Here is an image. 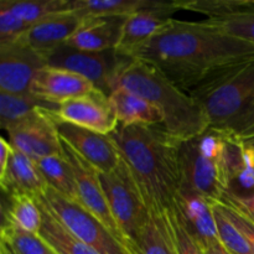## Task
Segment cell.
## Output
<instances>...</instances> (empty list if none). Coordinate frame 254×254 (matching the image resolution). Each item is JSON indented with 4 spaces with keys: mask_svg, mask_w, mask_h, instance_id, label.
<instances>
[{
    "mask_svg": "<svg viewBox=\"0 0 254 254\" xmlns=\"http://www.w3.org/2000/svg\"><path fill=\"white\" fill-rule=\"evenodd\" d=\"M156 0H71V11L82 17H127L155 4Z\"/></svg>",
    "mask_w": 254,
    "mask_h": 254,
    "instance_id": "cb8c5ba5",
    "label": "cell"
},
{
    "mask_svg": "<svg viewBox=\"0 0 254 254\" xmlns=\"http://www.w3.org/2000/svg\"><path fill=\"white\" fill-rule=\"evenodd\" d=\"M131 254H179L178 245L168 215L150 213L135 245L130 247Z\"/></svg>",
    "mask_w": 254,
    "mask_h": 254,
    "instance_id": "44dd1931",
    "label": "cell"
},
{
    "mask_svg": "<svg viewBox=\"0 0 254 254\" xmlns=\"http://www.w3.org/2000/svg\"><path fill=\"white\" fill-rule=\"evenodd\" d=\"M254 56V44L212 22L171 19L133 59L155 64L186 93L215 72Z\"/></svg>",
    "mask_w": 254,
    "mask_h": 254,
    "instance_id": "6da1fadb",
    "label": "cell"
},
{
    "mask_svg": "<svg viewBox=\"0 0 254 254\" xmlns=\"http://www.w3.org/2000/svg\"><path fill=\"white\" fill-rule=\"evenodd\" d=\"M35 198L77 240L88 245L99 254H131L128 247L81 203L67 200L51 188H47Z\"/></svg>",
    "mask_w": 254,
    "mask_h": 254,
    "instance_id": "52a82bcc",
    "label": "cell"
},
{
    "mask_svg": "<svg viewBox=\"0 0 254 254\" xmlns=\"http://www.w3.org/2000/svg\"><path fill=\"white\" fill-rule=\"evenodd\" d=\"M59 106L46 103L41 99L29 94H11L0 91V127L6 131L10 127L15 126L27 118L40 108L56 109Z\"/></svg>",
    "mask_w": 254,
    "mask_h": 254,
    "instance_id": "d4e9b609",
    "label": "cell"
},
{
    "mask_svg": "<svg viewBox=\"0 0 254 254\" xmlns=\"http://www.w3.org/2000/svg\"><path fill=\"white\" fill-rule=\"evenodd\" d=\"M179 9L190 10L207 16V19L230 14L242 6L243 0H185L176 1Z\"/></svg>",
    "mask_w": 254,
    "mask_h": 254,
    "instance_id": "4dcf8cb0",
    "label": "cell"
},
{
    "mask_svg": "<svg viewBox=\"0 0 254 254\" xmlns=\"http://www.w3.org/2000/svg\"><path fill=\"white\" fill-rule=\"evenodd\" d=\"M36 200V198H35ZM37 201V200H36ZM42 212V227L40 231L41 240L56 254H99L82 241L77 240L72 233L55 218V216L39 202Z\"/></svg>",
    "mask_w": 254,
    "mask_h": 254,
    "instance_id": "7402d4cb",
    "label": "cell"
},
{
    "mask_svg": "<svg viewBox=\"0 0 254 254\" xmlns=\"http://www.w3.org/2000/svg\"><path fill=\"white\" fill-rule=\"evenodd\" d=\"M0 188L7 197L17 195L36 197L41 195L49 185L36 161L14 149L6 171L0 176Z\"/></svg>",
    "mask_w": 254,
    "mask_h": 254,
    "instance_id": "d6986e66",
    "label": "cell"
},
{
    "mask_svg": "<svg viewBox=\"0 0 254 254\" xmlns=\"http://www.w3.org/2000/svg\"><path fill=\"white\" fill-rule=\"evenodd\" d=\"M109 102L121 126H163L164 114L155 104L134 92L117 87L109 94Z\"/></svg>",
    "mask_w": 254,
    "mask_h": 254,
    "instance_id": "ffe728a7",
    "label": "cell"
},
{
    "mask_svg": "<svg viewBox=\"0 0 254 254\" xmlns=\"http://www.w3.org/2000/svg\"><path fill=\"white\" fill-rule=\"evenodd\" d=\"M61 145L64 158L68 161L69 166L73 171L79 203L89 212L93 213L119 241L126 245L118 227H117L116 221L112 216L108 203H107L106 195H104L101 179H99V171L91 163H88L83 156L79 155L72 146H69L64 139H61Z\"/></svg>",
    "mask_w": 254,
    "mask_h": 254,
    "instance_id": "30bf717a",
    "label": "cell"
},
{
    "mask_svg": "<svg viewBox=\"0 0 254 254\" xmlns=\"http://www.w3.org/2000/svg\"><path fill=\"white\" fill-rule=\"evenodd\" d=\"M40 108L6 130L14 149L37 161L54 155H62L61 138L50 112Z\"/></svg>",
    "mask_w": 254,
    "mask_h": 254,
    "instance_id": "9c48e42d",
    "label": "cell"
},
{
    "mask_svg": "<svg viewBox=\"0 0 254 254\" xmlns=\"http://www.w3.org/2000/svg\"><path fill=\"white\" fill-rule=\"evenodd\" d=\"M212 207L221 243L228 254H254L245 236L235 227V225L221 211L217 201L212 203Z\"/></svg>",
    "mask_w": 254,
    "mask_h": 254,
    "instance_id": "f546056e",
    "label": "cell"
},
{
    "mask_svg": "<svg viewBox=\"0 0 254 254\" xmlns=\"http://www.w3.org/2000/svg\"><path fill=\"white\" fill-rule=\"evenodd\" d=\"M218 206H220L221 211L225 213L226 217L231 221V222L235 225V227L245 236L246 240L250 243L251 248H252L254 253V222L247 218L246 216H243L242 213L237 212L236 210H233L230 206H226L223 203L218 202Z\"/></svg>",
    "mask_w": 254,
    "mask_h": 254,
    "instance_id": "e575fe53",
    "label": "cell"
},
{
    "mask_svg": "<svg viewBox=\"0 0 254 254\" xmlns=\"http://www.w3.org/2000/svg\"><path fill=\"white\" fill-rule=\"evenodd\" d=\"M49 254H55V253H54V251H52V250H51V252H50Z\"/></svg>",
    "mask_w": 254,
    "mask_h": 254,
    "instance_id": "60d3db41",
    "label": "cell"
},
{
    "mask_svg": "<svg viewBox=\"0 0 254 254\" xmlns=\"http://www.w3.org/2000/svg\"><path fill=\"white\" fill-rule=\"evenodd\" d=\"M241 140H242V139H241ZM242 141L245 144H247V145L250 146L251 149H252V151L254 153V136H253V138H250V139H243Z\"/></svg>",
    "mask_w": 254,
    "mask_h": 254,
    "instance_id": "ab89813d",
    "label": "cell"
},
{
    "mask_svg": "<svg viewBox=\"0 0 254 254\" xmlns=\"http://www.w3.org/2000/svg\"><path fill=\"white\" fill-rule=\"evenodd\" d=\"M206 20L232 36L254 44V0H243L242 6L233 12Z\"/></svg>",
    "mask_w": 254,
    "mask_h": 254,
    "instance_id": "83f0119b",
    "label": "cell"
},
{
    "mask_svg": "<svg viewBox=\"0 0 254 254\" xmlns=\"http://www.w3.org/2000/svg\"><path fill=\"white\" fill-rule=\"evenodd\" d=\"M2 221L12 223L25 232L39 236L42 227L41 208L31 196H11L7 208L2 207Z\"/></svg>",
    "mask_w": 254,
    "mask_h": 254,
    "instance_id": "484cf974",
    "label": "cell"
},
{
    "mask_svg": "<svg viewBox=\"0 0 254 254\" xmlns=\"http://www.w3.org/2000/svg\"><path fill=\"white\" fill-rule=\"evenodd\" d=\"M176 11H179L176 1H155L153 6L127 16L116 47L117 54L133 59L139 50L173 19L171 16Z\"/></svg>",
    "mask_w": 254,
    "mask_h": 254,
    "instance_id": "4fadbf2b",
    "label": "cell"
},
{
    "mask_svg": "<svg viewBox=\"0 0 254 254\" xmlns=\"http://www.w3.org/2000/svg\"><path fill=\"white\" fill-rule=\"evenodd\" d=\"M254 136V108L253 111L251 112L250 117L247 118V121H246L245 126H243L242 130L240 131V134H238V138L240 139H250V138H253Z\"/></svg>",
    "mask_w": 254,
    "mask_h": 254,
    "instance_id": "8d00e7d4",
    "label": "cell"
},
{
    "mask_svg": "<svg viewBox=\"0 0 254 254\" xmlns=\"http://www.w3.org/2000/svg\"><path fill=\"white\" fill-rule=\"evenodd\" d=\"M45 60L47 66L59 67L81 74L92 82L98 91L109 97L117 72L127 57L117 54L116 50L88 52L64 45L47 55Z\"/></svg>",
    "mask_w": 254,
    "mask_h": 254,
    "instance_id": "ba28073f",
    "label": "cell"
},
{
    "mask_svg": "<svg viewBox=\"0 0 254 254\" xmlns=\"http://www.w3.org/2000/svg\"><path fill=\"white\" fill-rule=\"evenodd\" d=\"M124 19L121 16H87L67 41V46L81 51L103 52L116 50L121 39Z\"/></svg>",
    "mask_w": 254,
    "mask_h": 254,
    "instance_id": "ac0fdd59",
    "label": "cell"
},
{
    "mask_svg": "<svg viewBox=\"0 0 254 254\" xmlns=\"http://www.w3.org/2000/svg\"><path fill=\"white\" fill-rule=\"evenodd\" d=\"M99 179L112 216L130 251L148 222L150 213L123 159L114 170L99 173Z\"/></svg>",
    "mask_w": 254,
    "mask_h": 254,
    "instance_id": "8992f818",
    "label": "cell"
},
{
    "mask_svg": "<svg viewBox=\"0 0 254 254\" xmlns=\"http://www.w3.org/2000/svg\"><path fill=\"white\" fill-rule=\"evenodd\" d=\"M0 254H15L14 251L9 247L7 245H5L4 242L0 243Z\"/></svg>",
    "mask_w": 254,
    "mask_h": 254,
    "instance_id": "f35d334b",
    "label": "cell"
},
{
    "mask_svg": "<svg viewBox=\"0 0 254 254\" xmlns=\"http://www.w3.org/2000/svg\"><path fill=\"white\" fill-rule=\"evenodd\" d=\"M168 215L170 225L173 227L174 236H175L176 245H178L179 254H205L202 248L200 247L195 238L189 232L188 227L184 223L183 217L179 212L178 207L175 206L173 211L166 213Z\"/></svg>",
    "mask_w": 254,
    "mask_h": 254,
    "instance_id": "d6a6232c",
    "label": "cell"
},
{
    "mask_svg": "<svg viewBox=\"0 0 254 254\" xmlns=\"http://www.w3.org/2000/svg\"><path fill=\"white\" fill-rule=\"evenodd\" d=\"M180 168L181 188L220 201L245 168L242 140L208 128L201 135L181 141Z\"/></svg>",
    "mask_w": 254,
    "mask_h": 254,
    "instance_id": "277c9868",
    "label": "cell"
},
{
    "mask_svg": "<svg viewBox=\"0 0 254 254\" xmlns=\"http://www.w3.org/2000/svg\"><path fill=\"white\" fill-rule=\"evenodd\" d=\"M217 202L230 206L254 222V191L247 195H237L231 191H226Z\"/></svg>",
    "mask_w": 254,
    "mask_h": 254,
    "instance_id": "836d02e7",
    "label": "cell"
},
{
    "mask_svg": "<svg viewBox=\"0 0 254 254\" xmlns=\"http://www.w3.org/2000/svg\"><path fill=\"white\" fill-rule=\"evenodd\" d=\"M205 196L181 188L176 198V207L196 242L203 251L222 245L218 236L212 203Z\"/></svg>",
    "mask_w": 254,
    "mask_h": 254,
    "instance_id": "9a60e30c",
    "label": "cell"
},
{
    "mask_svg": "<svg viewBox=\"0 0 254 254\" xmlns=\"http://www.w3.org/2000/svg\"><path fill=\"white\" fill-rule=\"evenodd\" d=\"M36 164L44 175L49 188H51L52 190H55L67 200L79 203L73 171H72L68 161L64 158V151H62V155L40 159L36 161Z\"/></svg>",
    "mask_w": 254,
    "mask_h": 254,
    "instance_id": "603a6c76",
    "label": "cell"
},
{
    "mask_svg": "<svg viewBox=\"0 0 254 254\" xmlns=\"http://www.w3.org/2000/svg\"><path fill=\"white\" fill-rule=\"evenodd\" d=\"M97 89L92 82L77 74L59 67L45 66L40 69L30 87V93L46 103L60 104L84 96Z\"/></svg>",
    "mask_w": 254,
    "mask_h": 254,
    "instance_id": "2e32d148",
    "label": "cell"
},
{
    "mask_svg": "<svg viewBox=\"0 0 254 254\" xmlns=\"http://www.w3.org/2000/svg\"><path fill=\"white\" fill-rule=\"evenodd\" d=\"M45 66V57L21 40L0 45V91L29 94L35 76Z\"/></svg>",
    "mask_w": 254,
    "mask_h": 254,
    "instance_id": "7c38bea8",
    "label": "cell"
},
{
    "mask_svg": "<svg viewBox=\"0 0 254 254\" xmlns=\"http://www.w3.org/2000/svg\"><path fill=\"white\" fill-rule=\"evenodd\" d=\"M50 114L57 122L73 124L104 135L113 133L119 124L108 96L98 89L60 104Z\"/></svg>",
    "mask_w": 254,
    "mask_h": 254,
    "instance_id": "8fae6325",
    "label": "cell"
},
{
    "mask_svg": "<svg viewBox=\"0 0 254 254\" xmlns=\"http://www.w3.org/2000/svg\"><path fill=\"white\" fill-rule=\"evenodd\" d=\"M54 253H55V252H54ZM55 254H56V253H55Z\"/></svg>",
    "mask_w": 254,
    "mask_h": 254,
    "instance_id": "b9f144b4",
    "label": "cell"
},
{
    "mask_svg": "<svg viewBox=\"0 0 254 254\" xmlns=\"http://www.w3.org/2000/svg\"><path fill=\"white\" fill-rule=\"evenodd\" d=\"M14 151V146L5 138H0V176H2L9 165L10 158Z\"/></svg>",
    "mask_w": 254,
    "mask_h": 254,
    "instance_id": "d590c367",
    "label": "cell"
},
{
    "mask_svg": "<svg viewBox=\"0 0 254 254\" xmlns=\"http://www.w3.org/2000/svg\"><path fill=\"white\" fill-rule=\"evenodd\" d=\"M117 87H124L155 104L164 114L161 127L176 140L186 141L210 128L202 107L150 62L127 59L117 72L112 91Z\"/></svg>",
    "mask_w": 254,
    "mask_h": 254,
    "instance_id": "3957f363",
    "label": "cell"
},
{
    "mask_svg": "<svg viewBox=\"0 0 254 254\" xmlns=\"http://www.w3.org/2000/svg\"><path fill=\"white\" fill-rule=\"evenodd\" d=\"M109 136L128 165L149 213L173 211L181 188V141L161 126L118 124Z\"/></svg>",
    "mask_w": 254,
    "mask_h": 254,
    "instance_id": "7a4b0ae2",
    "label": "cell"
},
{
    "mask_svg": "<svg viewBox=\"0 0 254 254\" xmlns=\"http://www.w3.org/2000/svg\"><path fill=\"white\" fill-rule=\"evenodd\" d=\"M0 2L31 26L54 15L71 11V0H1Z\"/></svg>",
    "mask_w": 254,
    "mask_h": 254,
    "instance_id": "4316f807",
    "label": "cell"
},
{
    "mask_svg": "<svg viewBox=\"0 0 254 254\" xmlns=\"http://www.w3.org/2000/svg\"><path fill=\"white\" fill-rule=\"evenodd\" d=\"M203 252H205V254H228V252L225 250V247H223L222 245L216 246V247L210 248V250H206L203 251Z\"/></svg>",
    "mask_w": 254,
    "mask_h": 254,
    "instance_id": "74e56055",
    "label": "cell"
},
{
    "mask_svg": "<svg viewBox=\"0 0 254 254\" xmlns=\"http://www.w3.org/2000/svg\"><path fill=\"white\" fill-rule=\"evenodd\" d=\"M82 21L83 17L74 11L54 15L32 25L21 41L46 57L52 51L66 45Z\"/></svg>",
    "mask_w": 254,
    "mask_h": 254,
    "instance_id": "e0dca14e",
    "label": "cell"
},
{
    "mask_svg": "<svg viewBox=\"0 0 254 254\" xmlns=\"http://www.w3.org/2000/svg\"><path fill=\"white\" fill-rule=\"evenodd\" d=\"M55 123L61 139L91 163L99 173H109L119 165L122 156L109 135L64 122L55 121Z\"/></svg>",
    "mask_w": 254,
    "mask_h": 254,
    "instance_id": "5bb4252c",
    "label": "cell"
},
{
    "mask_svg": "<svg viewBox=\"0 0 254 254\" xmlns=\"http://www.w3.org/2000/svg\"><path fill=\"white\" fill-rule=\"evenodd\" d=\"M1 242L9 246L15 254H49L51 248L37 235L25 232L12 223L2 221Z\"/></svg>",
    "mask_w": 254,
    "mask_h": 254,
    "instance_id": "f1b7e54d",
    "label": "cell"
},
{
    "mask_svg": "<svg viewBox=\"0 0 254 254\" xmlns=\"http://www.w3.org/2000/svg\"><path fill=\"white\" fill-rule=\"evenodd\" d=\"M31 25L22 21L7 6L0 2V45H9L24 37Z\"/></svg>",
    "mask_w": 254,
    "mask_h": 254,
    "instance_id": "1f68e13d",
    "label": "cell"
},
{
    "mask_svg": "<svg viewBox=\"0 0 254 254\" xmlns=\"http://www.w3.org/2000/svg\"><path fill=\"white\" fill-rule=\"evenodd\" d=\"M189 94L202 107L210 128L238 138L254 108V56L215 72Z\"/></svg>",
    "mask_w": 254,
    "mask_h": 254,
    "instance_id": "5b68a950",
    "label": "cell"
}]
</instances>
